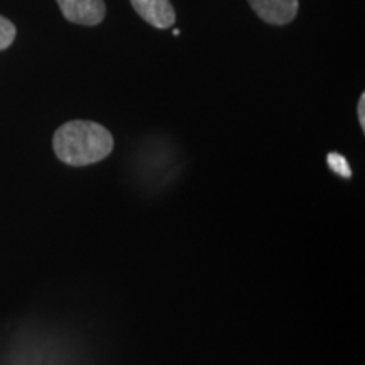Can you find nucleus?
<instances>
[{
	"mask_svg": "<svg viewBox=\"0 0 365 365\" xmlns=\"http://www.w3.org/2000/svg\"><path fill=\"white\" fill-rule=\"evenodd\" d=\"M53 149L59 161L70 166H88L112 153L113 137L97 122L71 120L54 132Z\"/></svg>",
	"mask_w": 365,
	"mask_h": 365,
	"instance_id": "f257e3e1",
	"label": "nucleus"
},
{
	"mask_svg": "<svg viewBox=\"0 0 365 365\" xmlns=\"http://www.w3.org/2000/svg\"><path fill=\"white\" fill-rule=\"evenodd\" d=\"M66 21L80 26H97L105 19V0H56Z\"/></svg>",
	"mask_w": 365,
	"mask_h": 365,
	"instance_id": "f03ea898",
	"label": "nucleus"
},
{
	"mask_svg": "<svg viewBox=\"0 0 365 365\" xmlns=\"http://www.w3.org/2000/svg\"><path fill=\"white\" fill-rule=\"evenodd\" d=\"M252 11L264 22L272 26H286L294 21L299 0H247Z\"/></svg>",
	"mask_w": 365,
	"mask_h": 365,
	"instance_id": "7ed1b4c3",
	"label": "nucleus"
},
{
	"mask_svg": "<svg viewBox=\"0 0 365 365\" xmlns=\"http://www.w3.org/2000/svg\"><path fill=\"white\" fill-rule=\"evenodd\" d=\"M134 11L156 29H170L176 22L175 7L170 0H130Z\"/></svg>",
	"mask_w": 365,
	"mask_h": 365,
	"instance_id": "20e7f679",
	"label": "nucleus"
},
{
	"mask_svg": "<svg viewBox=\"0 0 365 365\" xmlns=\"http://www.w3.org/2000/svg\"><path fill=\"white\" fill-rule=\"evenodd\" d=\"M16 34H17L16 26H14L7 17L0 16V51L7 49L9 46L14 43Z\"/></svg>",
	"mask_w": 365,
	"mask_h": 365,
	"instance_id": "39448f33",
	"label": "nucleus"
},
{
	"mask_svg": "<svg viewBox=\"0 0 365 365\" xmlns=\"http://www.w3.org/2000/svg\"><path fill=\"white\" fill-rule=\"evenodd\" d=\"M328 163H330V166L333 168L335 171H339L341 176H350V170H349V164H346L345 158L340 156V154H335L331 153L330 156H328Z\"/></svg>",
	"mask_w": 365,
	"mask_h": 365,
	"instance_id": "423d86ee",
	"label": "nucleus"
},
{
	"mask_svg": "<svg viewBox=\"0 0 365 365\" xmlns=\"http://www.w3.org/2000/svg\"><path fill=\"white\" fill-rule=\"evenodd\" d=\"M365 93L360 95V100H359V107H357V115H359V122H360V127H362V130H365Z\"/></svg>",
	"mask_w": 365,
	"mask_h": 365,
	"instance_id": "0eeeda50",
	"label": "nucleus"
}]
</instances>
